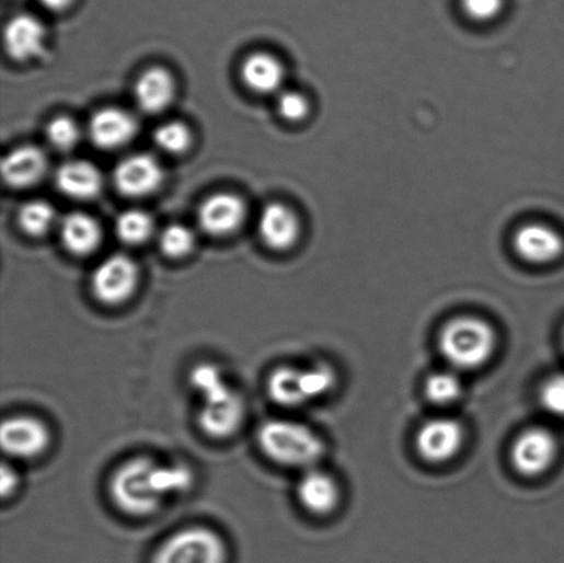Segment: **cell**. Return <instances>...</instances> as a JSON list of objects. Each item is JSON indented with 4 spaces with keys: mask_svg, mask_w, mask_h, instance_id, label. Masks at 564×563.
Returning a JSON list of instances; mask_svg holds the SVG:
<instances>
[{
    "mask_svg": "<svg viewBox=\"0 0 564 563\" xmlns=\"http://www.w3.org/2000/svg\"><path fill=\"white\" fill-rule=\"evenodd\" d=\"M257 445L267 459L288 469L309 470L320 463L325 444L313 428L291 420H271L257 428Z\"/></svg>",
    "mask_w": 564,
    "mask_h": 563,
    "instance_id": "cell-4",
    "label": "cell"
},
{
    "mask_svg": "<svg viewBox=\"0 0 564 563\" xmlns=\"http://www.w3.org/2000/svg\"><path fill=\"white\" fill-rule=\"evenodd\" d=\"M297 497L306 512L316 517H326L341 504V485L335 476L315 466V468L304 470L300 475Z\"/></svg>",
    "mask_w": 564,
    "mask_h": 563,
    "instance_id": "cell-14",
    "label": "cell"
},
{
    "mask_svg": "<svg viewBox=\"0 0 564 563\" xmlns=\"http://www.w3.org/2000/svg\"><path fill=\"white\" fill-rule=\"evenodd\" d=\"M559 443L550 428L533 426L525 428L514 439L509 460L515 471L525 479L544 475L555 464Z\"/></svg>",
    "mask_w": 564,
    "mask_h": 563,
    "instance_id": "cell-6",
    "label": "cell"
},
{
    "mask_svg": "<svg viewBox=\"0 0 564 563\" xmlns=\"http://www.w3.org/2000/svg\"><path fill=\"white\" fill-rule=\"evenodd\" d=\"M196 238L191 228L182 223H171L161 230L159 245L169 258H184L195 249Z\"/></svg>",
    "mask_w": 564,
    "mask_h": 563,
    "instance_id": "cell-26",
    "label": "cell"
},
{
    "mask_svg": "<svg viewBox=\"0 0 564 563\" xmlns=\"http://www.w3.org/2000/svg\"><path fill=\"white\" fill-rule=\"evenodd\" d=\"M268 397L277 405L299 407L311 402L304 368L281 366L273 369L266 380Z\"/></svg>",
    "mask_w": 564,
    "mask_h": 563,
    "instance_id": "cell-22",
    "label": "cell"
},
{
    "mask_svg": "<svg viewBox=\"0 0 564 563\" xmlns=\"http://www.w3.org/2000/svg\"><path fill=\"white\" fill-rule=\"evenodd\" d=\"M47 168L46 153L34 145H24L4 157L2 175L9 186L25 189L36 185L46 175Z\"/></svg>",
    "mask_w": 564,
    "mask_h": 563,
    "instance_id": "cell-19",
    "label": "cell"
},
{
    "mask_svg": "<svg viewBox=\"0 0 564 563\" xmlns=\"http://www.w3.org/2000/svg\"><path fill=\"white\" fill-rule=\"evenodd\" d=\"M228 550L212 529L184 528L160 544L152 563H226Z\"/></svg>",
    "mask_w": 564,
    "mask_h": 563,
    "instance_id": "cell-5",
    "label": "cell"
},
{
    "mask_svg": "<svg viewBox=\"0 0 564 563\" xmlns=\"http://www.w3.org/2000/svg\"><path fill=\"white\" fill-rule=\"evenodd\" d=\"M173 74L163 67L145 69L134 83V100L145 114H160L169 108L175 96Z\"/></svg>",
    "mask_w": 564,
    "mask_h": 563,
    "instance_id": "cell-17",
    "label": "cell"
},
{
    "mask_svg": "<svg viewBox=\"0 0 564 563\" xmlns=\"http://www.w3.org/2000/svg\"><path fill=\"white\" fill-rule=\"evenodd\" d=\"M164 169L159 159L147 152L130 154L113 170V185L122 196L147 197L160 189L164 181Z\"/></svg>",
    "mask_w": 564,
    "mask_h": 563,
    "instance_id": "cell-10",
    "label": "cell"
},
{
    "mask_svg": "<svg viewBox=\"0 0 564 563\" xmlns=\"http://www.w3.org/2000/svg\"><path fill=\"white\" fill-rule=\"evenodd\" d=\"M513 245L520 260L531 265H550L564 254V239L545 223H526L514 234Z\"/></svg>",
    "mask_w": 564,
    "mask_h": 563,
    "instance_id": "cell-12",
    "label": "cell"
},
{
    "mask_svg": "<svg viewBox=\"0 0 564 563\" xmlns=\"http://www.w3.org/2000/svg\"><path fill=\"white\" fill-rule=\"evenodd\" d=\"M539 400L548 414L564 417V374L552 375L541 384Z\"/></svg>",
    "mask_w": 564,
    "mask_h": 563,
    "instance_id": "cell-29",
    "label": "cell"
},
{
    "mask_svg": "<svg viewBox=\"0 0 564 563\" xmlns=\"http://www.w3.org/2000/svg\"><path fill=\"white\" fill-rule=\"evenodd\" d=\"M46 28L39 19L31 14H19L10 19L4 28V47L14 61L34 60L45 51Z\"/></svg>",
    "mask_w": 564,
    "mask_h": 563,
    "instance_id": "cell-16",
    "label": "cell"
},
{
    "mask_svg": "<svg viewBox=\"0 0 564 563\" xmlns=\"http://www.w3.org/2000/svg\"><path fill=\"white\" fill-rule=\"evenodd\" d=\"M61 243L69 254L85 256L93 254L102 241V228L90 214L74 211L58 222Z\"/></svg>",
    "mask_w": 564,
    "mask_h": 563,
    "instance_id": "cell-21",
    "label": "cell"
},
{
    "mask_svg": "<svg viewBox=\"0 0 564 563\" xmlns=\"http://www.w3.org/2000/svg\"><path fill=\"white\" fill-rule=\"evenodd\" d=\"M278 115L287 122H302L310 114L309 100L293 90H283L277 96Z\"/></svg>",
    "mask_w": 564,
    "mask_h": 563,
    "instance_id": "cell-30",
    "label": "cell"
},
{
    "mask_svg": "<svg viewBox=\"0 0 564 563\" xmlns=\"http://www.w3.org/2000/svg\"><path fill=\"white\" fill-rule=\"evenodd\" d=\"M115 232L125 244H142L154 232L153 218L147 211L131 208V210L123 211L116 218Z\"/></svg>",
    "mask_w": 564,
    "mask_h": 563,
    "instance_id": "cell-25",
    "label": "cell"
},
{
    "mask_svg": "<svg viewBox=\"0 0 564 563\" xmlns=\"http://www.w3.org/2000/svg\"><path fill=\"white\" fill-rule=\"evenodd\" d=\"M463 393L464 384L460 372L451 368L428 375L424 383V394L434 405H453L463 397Z\"/></svg>",
    "mask_w": 564,
    "mask_h": 563,
    "instance_id": "cell-23",
    "label": "cell"
},
{
    "mask_svg": "<svg viewBox=\"0 0 564 563\" xmlns=\"http://www.w3.org/2000/svg\"><path fill=\"white\" fill-rule=\"evenodd\" d=\"M139 277V267L130 256H107L91 275V292L102 305L120 306L136 294Z\"/></svg>",
    "mask_w": 564,
    "mask_h": 563,
    "instance_id": "cell-7",
    "label": "cell"
},
{
    "mask_svg": "<svg viewBox=\"0 0 564 563\" xmlns=\"http://www.w3.org/2000/svg\"><path fill=\"white\" fill-rule=\"evenodd\" d=\"M153 139L163 152L181 154L191 148L193 136L189 126L184 122L173 120L156 128Z\"/></svg>",
    "mask_w": 564,
    "mask_h": 563,
    "instance_id": "cell-27",
    "label": "cell"
},
{
    "mask_svg": "<svg viewBox=\"0 0 564 563\" xmlns=\"http://www.w3.org/2000/svg\"><path fill=\"white\" fill-rule=\"evenodd\" d=\"M46 137L53 148L61 150V152H69L78 147L82 139V130L72 117L57 116L48 123Z\"/></svg>",
    "mask_w": 564,
    "mask_h": 563,
    "instance_id": "cell-28",
    "label": "cell"
},
{
    "mask_svg": "<svg viewBox=\"0 0 564 563\" xmlns=\"http://www.w3.org/2000/svg\"><path fill=\"white\" fill-rule=\"evenodd\" d=\"M57 189L74 200H90L99 196L104 187V176L89 160H68L56 173Z\"/></svg>",
    "mask_w": 564,
    "mask_h": 563,
    "instance_id": "cell-18",
    "label": "cell"
},
{
    "mask_svg": "<svg viewBox=\"0 0 564 563\" xmlns=\"http://www.w3.org/2000/svg\"><path fill=\"white\" fill-rule=\"evenodd\" d=\"M460 7L475 23H491L503 13L505 0H460Z\"/></svg>",
    "mask_w": 564,
    "mask_h": 563,
    "instance_id": "cell-31",
    "label": "cell"
},
{
    "mask_svg": "<svg viewBox=\"0 0 564 563\" xmlns=\"http://www.w3.org/2000/svg\"><path fill=\"white\" fill-rule=\"evenodd\" d=\"M465 430L456 417L438 416L424 422L415 437L416 452L428 464H445L459 456Z\"/></svg>",
    "mask_w": 564,
    "mask_h": 563,
    "instance_id": "cell-8",
    "label": "cell"
},
{
    "mask_svg": "<svg viewBox=\"0 0 564 563\" xmlns=\"http://www.w3.org/2000/svg\"><path fill=\"white\" fill-rule=\"evenodd\" d=\"M563 345H564V331H563Z\"/></svg>",
    "mask_w": 564,
    "mask_h": 563,
    "instance_id": "cell-34",
    "label": "cell"
},
{
    "mask_svg": "<svg viewBox=\"0 0 564 563\" xmlns=\"http://www.w3.org/2000/svg\"><path fill=\"white\" fill-rule=\"evenodd\" d=\"M240 77L245 88L256 94L281 93L286 68L271 53L255 51L241 62Z\"/></svg>",
    "mask_w": 564,
    "mask_h": 563,
    "instance_id": "cell-20",
    "label": "cell"
},
{
    "mask_svg": "<svg viewBox=\"0 0 564 563\" xmlns=\"http://www.w3.org/2000/svg\"><path fill=\"white\" fill-rule=\"evenodd\" d=\"M43 8L54 13L66 12L72 7L74 0H39Z\"/></svg>",
    "mask_w": 564,
    "mask_h": 563,
    "instance_id": "cell-33",
    "label": "cell"
},
{
    "mask_svg": "<svg viewBox=\"0 0 564 563\" xmlns=\"http://www.w3.org/2000/svg\"><path fill=\"white\" fill-rule=\"evenodd\" d=\"M193 482L195 475L185 463H164L149 456H136L113 471L110 496L126 516L150 517L170 498L189 491Z\"/></svg>",
    "mask_w": 564,
    "mask_h": 563,
    "instance_id": "cell-1",
    "label": "cell"
},
{
    "mask_svg": "<svg viewBox=\"0 0 564 563\" xmlns=\"http://www.w3.org/2000/svg\"><path fill=\"white\" fill-rule=\"evenodd\" d=\"M497 331L485 319L458 315L445 323L438 335L439 354L458 372L485 367L496 354Z\"/></svg>",
    "mask_w": 564,
    "mask_h": 563,
    "instance_id": "cell-3",
    "label": "cell"
},
{
    "mask_svg": "<svg viewBox=\"0 0 564 563\" xmlns=\"http://www.w3.org/2000/svg\"><path fill=\"white\" fill-rule=\"evenodd\" d=\"M138 122L136 117L117 106H106L95 112L89 122V137L96 148L115 150L126 147L136 138Z\"/></svg>",
    "mask_w": 564,
    "mask_h": 563,
    "instance_id": "cell-13",
    "label": "cell"
},
{
    "mask_svg": "<svg viewBox=\"0 0 564 563\" xmlns=\"http://www.w3.org/2000/svg\"><path fill=\"white\" fill-rule=\"evenodd\" d=\"M189 383L200 399L197 425L202 433L212 439L234 436L243 426L246 407L243 395L229 383L222 369L211 363L197 364Z\"/></svg>",
    "mask_w": 564,
    "mask_h": 563,
    "instance_id": "cell-2",
    "label": "cell"
},
{
    "mask_svg": "<svg viewBox=\"0 0 564 563\" xmlns=\"http://www.w3.org/2000/svg\"><path fill=\"white\" fill-rule=\"evenodd\" d=\"M246 211V204L239 195L230 192L214 193L198 208V225L207 234L225 238L243 227Z\"/></svg>",
    "mask_w": 564,
    "mask_h": 563,
    "instance_id": "cell-11",
    "label": "cell"
},
{
    "mask_svg": "<svg viewBox=\"0 0 564 563\" xmlns=\"http://www.w3.org/2000/svg\"><path fill=\"white\" fill-rule=\"evenodd\" d=\"M257 233L268 249L288 251L298 243L302 227L297 212L291 207L274 202L263 207L257 219Z\"/></svg>",
    "mask_w": 564,
    "mask_h": 563,
    "instance_id": "cell-15",
    "label": "cell"
},
{
    "mask_svg": "<svg viewBox=\"0 0 564 563\" xmlns=\"http://www.w3.org/2000/svg\"><path fill=\"white\" fill-rule=\"evenodd\" d=\"M58 221L56 208L46 200H31L20 207L18 222L24 233L41 238L56 227Z\"/></svg>",
    "mask_w": 564,
    "mask_h": 563,
    "instance_id": "cell-24",
    "label": "cell"
},
{
    "mask_svg": "<svg viewBox=\"0 0 564 563\" xmlns=\"http://www.w3.org/2000/svg\"><path fill=\"white\" fill-rule=\"evenodd\" d=\"M4 455L19 460L39 458L51 444L50 428L39 417L14 415L7 417L0 428Z\"/></svg>",
    "mask_w": 564,
    "mask_h": 563,
    "instance_id": "cell-9",
    "label": "cell"
},
{
    "mask_svg": "<svg viewBox=\"0 0 564 563\" xmlns=\"http://www.w3.org/2000/svg\"><path fill=\"white\" fill-rule=\"evenodd\" d=\"M19 475L15 473L12 466H9L8 463H4L2 466V476H0V491H2V497L7 498L10 495H13L15 491H18L19 487Z\"/></svg>",
    "mask_w": 564,
    "mask_h": 563,
    "instance_id": "cell-32",
    "label": "cell"
}]
</instances>
